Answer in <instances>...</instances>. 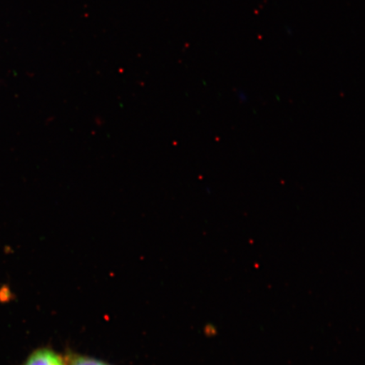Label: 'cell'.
<instances>
[{"label":"cell","mask_w":365,"mask_h":365,"mask_svg":"<svg viewBox=\"0 0 365 365\" xmlns=\"http://www.w3.org/2000/svg\"><path fill=\"white\" fill-rule=\"evenodd\" d=\"M24 365H66V364L61 356L53 351L40 349L31 354Z\"/></svg>","instance_id":"1"},{"label":"cell","mask_w":365,"mask_h":365,"mask_svg":"<svg viewBox=\"0 0 365 365\" xmlns=\"http://www.w3.org/2000/svg\"><path fill=\"white\" fill-rule=\"evenodd\" d=\"M71 365H108L99 360L91 358L77 357L72 360Z\"/></svg>","instance_id":"2"}]
</instances>
